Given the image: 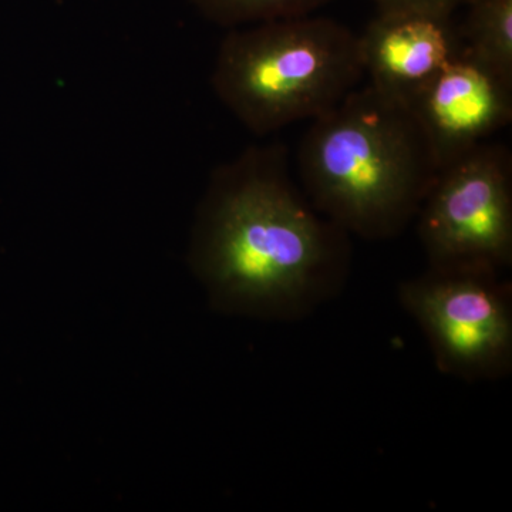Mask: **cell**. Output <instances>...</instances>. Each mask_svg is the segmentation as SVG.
Returning a JSON list of instances; mask_svg holds the SVG:
<instances>
[{"mask_svg": "<svg viewBox=\"0 0 512 512\" xmlns=\"http://www.w3.org/2000/svg\"><path fill=\"white\" fill-rule=\"evenodd\" d=\"M464 8V49L512 80V0H468Z\"/></svg>", "mask_w": 512, "mask_h": 512, "instance_id": "8", "label": "cell"}, {"mask_svg": "<svg viewBox=\"0 0 512 512\" xmlns=\"http://www.w3.org/2000/svg\"><path fill=\"white\" fill-rule=\"evenodd\" d=\"M397 296L441 373L468 383L511 375L512 286L501 272L427 266L403 281Z\"/></svg>", "mask_w": 512, "mask_h": 512, "instance_id": "4", "label": "cell"}, {"mask_svg": "<svg viewBox=\"0 0 512 512\" xmlns=\"http://www.w3.org/2000/svg\"><path fill=\"white\" fill-rule=\"evenodd\" d=\"M427 266L512 265V156L485 143L441 168L416 215Z\"/></svg>", "mask_w": 512, "mask_h": 512, "instance_id": "5", "label": "cell"}, {"mask_svg": "<svg viewBox=\"0 0 512 512\" xmlns=\"http://www.w3.org/2000/svg\"><path fill=\"white\" fill-rule=\"evenodd\" d=\"M377 12H397V10H414V12L440 13L454 15L457 9L464 8L468 0H372Z\"/></svg>", "mask_w": 512, "mask_h": 512, "instance_id": "10", "label": "cell"}, {"mask_svg": "<svg viewBox=\"0 0 512 512\" xmlns=\"http://www.w3.org/2000/svg\"><path fill=\"white\" fill-rule=\"evenodd\" d=\"M296 163L316 210L366 241L403 234L441 170L413 107L372 84L312 120Z\"/></svg>", "mask_w": 512, "mask_h": 512, "instance_id": "2", "label": "cell"}, {"mask_svg": "<svg viewBox=\"0 0 512 512\" xmlns=\"http://www.w3.org/2000/svg\"><path fill=\"white\" fill-rule=\"evenodd\" d=\"M365 79L359 35L325 16L229 29L211 86L255 136H268L338 106Z\"/></svg>", "mask_w": 512, "mask_h": 512, "instance_id": "3", "label": "cell"}, {"mask_svg": "<svg viewBox=\"0 0 512 512\" xmlns=\"http://www.w3.org/2000/svg\"><path fill=\"white\" fill-rule=\"evenodd\" d=\"M369 84L410 104L464 52L454 15L377 12L359 35Z\"/></svg>", "mask_w": 512, "mask_h": 512, "instance_id": "7", "label": "cell"}, {"mask_svg": "<svg viewBox=\"0 0 512 512\" xmlns=\"http://www.w3.org/2000/svg\"><path fill=\"white\" fill-rule=\"evenodd\" d=\"M352 261V237L296 183L285 144L249 146L212 171L190 242L212 308L298 322L338 298Z\"/></svg>", "mask_w": 512, "mask_h": 512, "instance_id": "1", "label": "cell"}, {"mask_svg": "<svg viewBox=\"0 0 512 512\" xmlns=\"http://www.w3.org/2000/svg\"><path fill=\"white\" fill-rule=\"evenodd\" d=\"M412 107L444 168L511 123L512 80L464 49Z\"/></svg>", "mask_w": 512, "mask_h": 512, "instance_id": "6", "label": "cell"}, {"mask_svg": "<svg viewBox=\"0 0 512 512\" xmlns=\"http://www.w3.org/2000/svg\"><path fill=\"white\" fill-rule=\"evenodd\" d=\"M195 10L214 25L241 28L268 20L313 15L332 0H188Z\"/></svg>", "mask_w": 512, "mask_h": 512, "instance_id": "9", "label": "cell"}]
</instances>
